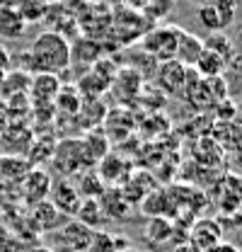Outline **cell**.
Here are the masks:
<instances>
[{
	"mask_svg": "<svg viewBox=\"0 0 242 252\" xmlns=\"http://www.w3.org/2000/svg\"><path fill=\"white\" fill-rule=\"evenodd\" d=\"M148 235L155 238V240H165V238L170 235V225L162 219H152L151 225H148Z\"/></svg>",
	"mask_w": 242,
	"mask_h": 252,
	"instance_id": "2e32d148",
	"label": "cell"
},
{
	"mask_svg": "<svg viewBox=\"0 0 242 252\" xmlns=\"http://www.w3.org/2000/svg\"><path fill=\"white\" fill-rule=\"evenodd\" d=\"M240 245H242V228H240Z\"/></svg>",
	"mask_w": 242,
	"mask_h": 252,
	"instance_id": "d6986e66",
	"label": "cell"
},
{
	"mask_svg": "<svg viewBox=\"0 0 242 252\" xmlns=\"http://www.w3.org/2000/svg\"><path fill=\"white\" fill-rule=\"evenodd\" d=\"M209 252H238V250H235L233 245H225V243H218V245H215L213 250H209Z\"/></svg>",
	"mask_w": 242,
	"mask_h": 252,
	"instance_id": "e0dca14e",
	"label": "cell"
},
{
	"mask_svg": "<svg viewBox=\"0 0 242 252\" xmlns=\"http://www.w3.org/2000/svg\"><path fill=\"white\" fill-rule=\"evenodd\" d=\"M196 68H199V73H204L206 78H218L220 75V70H223V65H225V59H220L218 54H213V51H201V56H199V61L194 63Z\"/></svg>",
	"mask_w": 242,
	"mask_h": 252,
	"instance_id": "8fae6325",
	"label": "cell"
},
{
	"mask_svg": "<svg viewBox=\"0 0 242 252\" xmlns=\"http://www.w3.org/2000/svg\"><path fill=\"white\" fill-rule=\"evenodd\" d=\"M30 93L31 97L39 102H51L54 97H59L60 93V83H59V75H46V73H36L34 80L30 83Z\"/></svg>",
	"mask_w": 242,
	"mask_h": 252,
	"instance_id": "8992f818",
	"label": "cell"
},
{
	"mask_svg": "<svg viewBox=\"0 0 242 252\" xmlns=\"http://www.w3.org/2000/svg\"><path fill=\"white\" fill-rule=\"evenodd\" d=\"M27 54L34 65V75L36 73L59 75L60 70L70 65V41L56 30L41 32Z\"/></svg>",
	"mask_w": 242,
	"mask_h": 252,
	"instance_id": "6da1fadb",
	"label": "cell"
},
{
	"mask_svg": "<svg viewBox=\"0 0 242 252\" xmlns=\"http://www.w3.org/2000/svg\"><path fill=\"white\" fill-rule=\"evenodd\" d=\"M15 10H17V15H20L25 22H36V20L44 15L46 2H44V0H20Z\"/></svg>",
	"mask_w": 242,
	"mask_h": 252,
	"instance_id": "7c38bea8",
	"label": "cell"
},
{
	"mask_svg": "<svg viewBox=\"0 0 242 252\" xmlns=\"http://www.w3.org/2000/svg\"><path fill=\"white\" fill-rule=\"evenodd\" d=\"M199 20H201V25H204L206 30H211L213 34L225 27L223 20H220V12L215 10V5H201V7H199Z\"/></svg>",
	"mask_w": 242,
	"mask_h": 252,
	"instance_id": "4fadbf2b",
	"label": "cell"
},
{
	"mask_svg": "<svg viewBox=\"0 0 242 252\" xmlns=\"http://www.w3.org/2000/svg\"><path fill=\"white\" fill-rule=\"evenodd\" d=\"M51 185H54L51 177L44 170H36V167H31L30 172H27V177L22 180V189H25L27 199L34 201V204H39V201L46 199V194L51 191Z\"/></svg>",
	"mask_w": 242,
	"mask_h": 252,
	"instance_id": "277c9868",
	"label": "cell"
},
{
	"mask_svg": "<svg viewBox=\"0 0 242 252\" xmlns=\"http://www.w3.org/2000/svg\"><path fill=\"white\" fill-rule=\"evenodd\" d=\"M204 49H206V51H213V54H218L220 59H225V56L233 51L230 41H228L223 34H211V36L204 41Z\"/></svg>",
	"mask_w": 242,
	"mask_h": 252,
	"instance_id": "5bb4252c",
	"label": "cell"
},
{
	"mask_svg": "<svg viewBox=\"0 0 242 252\" xmlns=\"http://www.w3.org/2000/svg\"><path fill=\"white\" fill-rule=\"evenodd\" d=\"M240 133H242V119H240Z\"/></svg>",
	"mask_w": 242,
	"mask_h": 252,
	"instance_id": "ffe728a7",
	"label": "cell"
},
{
	"mask_svg": "<svg viewBox=\"0 0 242 252\" xmlns=\"http://www.w3.org/2000/svg\"><path fill=\"white\" fill-rule=\"evenodd\" d=\"M30 252H51V250H46V248H34V250H30Z\"/></svg>",
	"mask_w": 242,
	"mask_h": 252,
	"instance_id": "ac0fdd59",
	"label": "cell"
},
{
	"mask_svg": "<svg viewBox=\"0 0 242 252\" xmlns=\"http://www.w3.org/2000/svg\"><path fill=\"white\" fill-rule=\"evenodd\" d=\"M201 51H204V41H199V39H194L191 34L182 32L180 44H177V54H175V61L182 63V65L186 68V65H191V63L199 61Z\"/></svg>",
	"mask_w": 242,
	"mask_h": 252,
	"instance_id": "ba28073f",
	"label": "cell"
},
{
	"mask_svg": "<svg viewBox=\"0 0 242 252\" xmlns=\"http://www.w3.org/2000/svg\"><path fill=\"white\" fill-rule=\"evenodd\" d=\"M186 78H189V68H184L177 61H165L157 68V83L170 94H184Z\"/></svg>",
	"mask_w": 242,
	"mask_h": 252,
	"instance_id": "3957f363",
	"label": "cell"
},
{
	"mask_svg": "<svg viewBox=\"0 0 242 252\" xmlns=\"http://www.w3.org/2000/svg\"><path fill=\"white\" fill-rule=\"evenodd\" d=\"M80 146H83L85 162L104 160V158H107V151H109V138H107L104 133H90V136H85V141H83Z\"/></svg>",
	"mask_w": 242,
	"mask_h": 252,
	"instance_id": "30bf717a",
	"label": "cell"
},
{
	"mask_svg": "<svg viewBox=\"0 0 242 252\" xmlns=\"http://www.w3.org/2000/svg\"><path fill=\"white\" fill-rule=\"evenodd\" d=\"M30 170V160H25L22 156H2L0 160V177L7 182H22Z\"/></svg>",
	"mask_w": 242,
	"mask_h": 252,
	"instance_id": "52a82bcc",
	"label": "cell"
},
{
	"mask_svg": "<svg viewBox=\"0 0 242 252\" xmlns=\"http://www.w3.org/2000/svg\"><path fill=\"white\" fill-rule=\"evenodd\" d=\"M54 194V206L59 209V214H75L78 206H80V194L78 189L70 187L68 182H59V185H51V191Z\"/></svg>",
	"mask_w": 242,
	"mask_h": 252,
	"instance_id": "5b68a950",
	"label": "cell"
},
{
	"mask_svg": "<svg viewBox=\"0 0 242 252\" xmlns=\"http://www.w3.org/2000/svg\"><path fill=\"white\" fill-rule=\"evenodd\" d=\"M172 7H175V0H148L146 12H148L151 17L162 20V17H167V15L172 12Z\"/></svg>",
	"mask_w": 242,
	"mask_h": 252,
	"instance_id": "9a60e30c",
	"label": "cell"
},
{
	"mask_svg": "<svg viewBox=\"0 0 242 252\" xmlns=\"http://www.w3.org/2000/svg\"><path fill=\"white\" fill-rule=\"evenodd\" d=\"M27 30V22L17 10H0V39H20Z\"/></svg>",
	"mask_w": 242,
	"mask_h": 252,
	"instance_id": "9c48e42d",
	"label": "cell"
},
{
	"mask_svg": "<svg viewBox=\"0 0 242 252\" xmlns=\"http://www.w3.org/2000/svg\"><path fill=\"white\" fill-rule=\"evenodd\" d=\"M182 32L175 30V27H160V30L151 32L143 41L146 51L160 59V61H175V54H177V44H180Z\"/></svg>",
	"mask_w": 242,
	"mask_h": 252,
	"instance_id": "7a4b0ae2",
	"label": "cell"
}]
</instances>
